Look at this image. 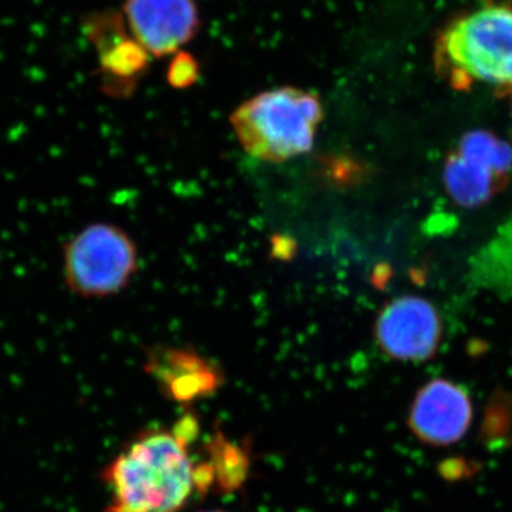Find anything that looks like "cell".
I'll use <instances>...</instances> for the list:
<instances>
[{
	"mask_svg": "<svg viewBox=\"0 0 512 512\" xmlns=\"http://www.w3.org/2000/svg\"><path fill=\"white\" fill-rule=\"evenodd\" d=\"M473 420V404L464 387L450 380H431L410 407L409 426L421 443L450 446L463 439Z\"/></svg>",
	"mask_w": 512,
	"mask_h": 512,
	"instance_id": "obj_7",
	"label": "cell"
},
{
	"mask_svg": "<svg viewBox=\"0 0 512 512\" xmlns=\"http://www.w3.org/2000/svg\"><path fill=\"white\" fill-rule=\"evenodd\" d=\"M191 421L140 434L104 471L106 512H178L201 481L188 453Z\"/></svg>",
	"mask_w": 512,
	"mask_h": 512,
	"instance_id": "obj_1",
	"label": "cell"
},
{
	"mask_svg": "<svg viewBox=\"0 0 512 512\" xmlns=\"http://www.w3.org/2000/svg\"><path fill=\"white\" fill-rule=\"evenodd\" d=\"M441 320L429 301L417 296L394 299L380 312L376 340L394 359L420 362L439 348Z\"/></svg>",
	"mask_w": 512,
	"mask_h": 512,
	"instance_id": "obj_6",
	"label": "cell"
},
{
	"mask_svg": "<svg viewBox=\"0 0 512 512\" xmlns=\"http://www.w3.org/2000/svg\"><path fill=\"white\" fill-rule=\"evenodd\" d=\"M126 15L138 45L157 57L190 42L200 23L194 0H127Z\"/></svg>",
	"mask_w": 512,
	"mask_h": 512,
	"instance_id": "obj_8",
	"label": "cell"
},
{
	"mask_svg": "<svg viewBox=\"0 0 512 512\" xmlns=\"http://www.w3.org/2000/svg\"><path fill=\"white\" fill-rule=\"evenodd\" d=\"M137 271L136 244L117 225H89L64 247V279L70 291L82 298L116 295L130 284Z\"/></svg>",
	"mask_w": 512,
	"mask_h": 512,
	"instance_id": "obj_4",
	"label": "cell"
},
{
	"mask_svg": "<svg viewBox=\"0 0 512 512\" xmlns=\"http://www.w3.org/2000/svg\"><path fill=\"white\" fill-rule=\"evenodd\" d=\"M197 69H195L194 62L190 59H183L173 66L170 73V83L175 87H187L194 82L197 77Z\"/></svg>",
	"mask_w": 512,
	"mask_h": 512,
	"instance_id": "obj_11",
	"label": "cell"
},
{
	"mask_svg": "<svg viewBox=\"0 0 512 512\" xmlns=\"http://www.w3.org/2000/svg\"><path fill=\"white\" fill-rule=\"evenodd\" d=\"M146 369L161 390L180 403L211 396L224 383L220 366L194 349L153 346L147 350Z\"/></svg>",
	"mask_w": 512,
	"mask_h": 512,
	"instance_id": "obj_9",
	"label": "cell"
},
{
	"mask_svg": "<svg viewBox=\"0 0 512 512\" xmlns=\"http://www.w3.org/2000/svg\"><path fill=\"white\" fill-rule=\"evenodd\" d=\"M510 144L485 131H473L461 140L444 167L448 194L461 207H477L490 200L501 177L511 170Z\"/></svg>",
	"mask_w": 512,
	"mask_h": 512,
	"instance_id": "obj_5",
	"label": "cell"
},
{
	"mask_svg": "<svg viewBox=\"0 0 512 512\" xmlns=\"http://www.w3.org/2000/svg\"><path fill=\"white\" fill-rule=\"evenodd\" d=\"M272 251H274L275 258H278V256L285 259L289 258V254L293 252V242L291 239L275 238Z\"/></svg>",
	"mask_w": 512,
	"mask_h": 512,
	"instance_id": "obj_12",
	"label": "cell"
},
{
	"mask_svg": "<svg viewBox=\"0 0 512 512\" xmlns=\"http://www.w3.org/2000/svg\"><path fill=\"white\" fill-rule=\"evenodd\" d=\"M437 60L456 83H484L512 92V9L488 6L451 23Z\"/></svg>",
	"mask_w": 512,
	"mask_h": 512,
	"instance_id": "obj_3",
	"label": "cell"
},
{
	"mask_svg": "<svg viewBox=\"0 0 512 512\" xmlns=\"http://www.w3.org/2000/svg\"><path fill=\"white\" fill-rule=\"evenodd\" d=\"M211 512H220V511H211Z\"/></svg>",
	"mask_w": 512,
	"mask_h": 512,
	"instance_id": "obj_13",
	"label": "cell"
},
{
	"mask_svg": "<svg viewBox=\"0 0 512 512\" xmlns=\"http://www.w3.org/2000/svg\"><path fill=\"white\" fill-rule=\"evenodd\" d=\"M467 279L478 291L512 298V215L471 258Z\"/></svg>",
	"mask_w": 512,
	"mask_h": 512,
	"instance_id": "obj_10",
	"label": "cell"
},
{
	"mask_svg": "<svg viewBox=\"0 0 512 512\" xmlns=\"http://www.w3.org/2000/svg\"><path fill=\"white\" fill-rule=\"evenodd\" d=\"M322 119V103L316 94L279 87L244 101L229 121L249 156L284 163L312 150Z\"/></svg>",
	"mask_w": 512,
	"mask_h": 512,
	"instance_id": "obj_2",
	"label": "cell"
}]
</instances>
